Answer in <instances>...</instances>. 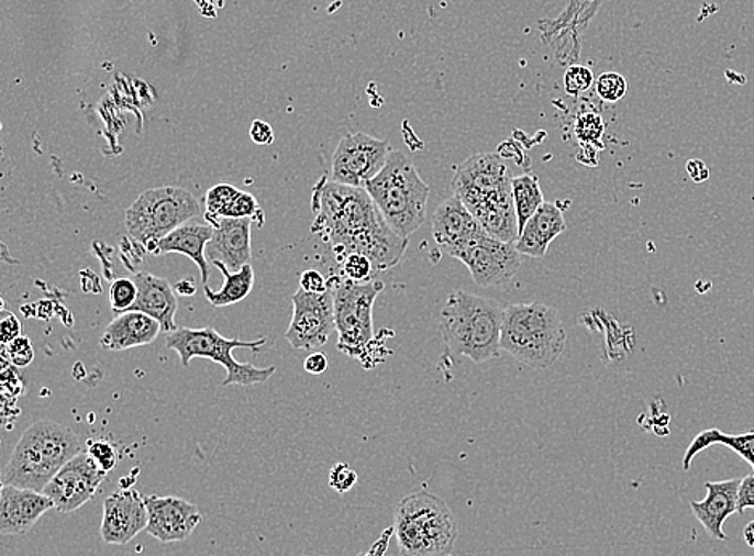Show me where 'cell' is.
<instances>
[{
  "label": "cell",
  "mask_w": 754,
  "mask_h": 556,
  "mask_svg": "<svg viewBox=\"0 0 754 556\" xmlns=\"http://www.w3.org/2000/svg\"><path fill=\"white\" fill-rule=\"evenodd\" d=\"M312 232L322 236L340 260L353 253L367 256L375 270L401 263L409 240L389 227L366 189L342 186L322 177L312 190Z\"/></svg>",
  "instance_id": "6da1fadb"
},
{
  "label": "cell",
  "mask_w": 754,
  "mask_h": 556,
  "mask_svg": "<svg viewBox=\"0 0 754 556\" xmlns=\"http://www.w3.org/2000/svg\"><path fill=\"white\" fill-rule=\"evenodd\" d=\"M81 452L75 431L52 420H40L16 443L3 468L2 485L44 492L54 476Z\"/></svg>",
  "instance_id": "7a4b0ae2"
},
{
  "label": "cell",
  "mask_w": 754,
  "mask_h": 556,
  "mask_svg": "<svg viewBox=\"0 0 754 556\" xmlns=\"http://www.w3.org/2000/svg\"><path fill=\"white\" fill-rule=\"evenodd\" d=\"M502 322L503 309L499 302L455 290L441 311V335L453 353L475 364H485L502 353Z\"/></svg>",
  "instance_id": "3957f363"
},
{
  "label": "cell",
  "mask_w": 754,
  "mask_h": 556,
  "mask_svg": "<svg viewBox=\"0 0 754 556\" xmlns=\"http://www.w3.org/2000/svg\"><path fill=\"white\" fill-rule=\"evenodd\" d=\"M568 333L561 315L544 302H521L503 309L500 347L528 367L544 370L561 359Z\"/></svg>",
  "instance_id": "277c9868"
},
{
  "label": "cell",
  "mask_w": 754,
  "mask_h": 556,
  "mask_svg": "<svg viewBox=\"0 0 754 556\" xmlns=\"http://www.w3.org/2000/svg\"><path fill=\"white\" fill-rule=\"evenodd\" d=\"M366 190L389 227L402 238H409L426 221L430 187L404 153L391 151L387 165L367 182Z\"/></svg>",
  "instance_id": "5b68a950"
},
{
  "label": "cell",
  "mask_w": 754,
  "mask_h": 556,
  "mask_svg": "<svg viewBox=\"0 0 754 556\" xmlns=\"http://www.w3.org/2000/svg\"><path fill=\"white\" fill-rule=\"evenodd\" d=\"M396 541L402 556H451L457 542V521L434 493H410L396 507Z\"/></svg>",
  "instance_id": "8992f818"
},
{
  "label": "cell",
  "mask_w": 754,
  "mask_h": 556,
  "mask_svg": "<svg viewBox=\"0 0 754 556\" xmlns=\"http://www.w3.org/2000/svg\"><path fill=\"white\" fill-rule=\"evenodd\" d=\"M263 344H266L264 338L258 340V342L224 338L211 326H204V329L177 326V330L166 335V347L179 354L184 367H189L197 357H203V359H210L222 365L228 371V377L222 381V386L260 385L276 374V367L259 368L253 364H242L235 360L234 354H232L237 347H248V349L256 351Z\"/></svg>",
  "instance_id": "52a82bcc"
},
{
  "label": "cell",
  "mask_w": 754,
  "mask_h": 556,
  "mask_svg": "<svg viewBox=\"0 0 754 556\" xmlns=\"http://www.w3.org/2000/svg\"><path fill=\"white\" fill-rule=\"evenodd\" d=\"M200 214V203L187 190L179 187L151 189L127 208V234L151 253L159 240Z\"/></svg>",
  "instance_id": "ba28073f"
},
{
  "label": "cell",
  "mask_w": 754,
  "mask_h": 556,
  "mask_svg": "<svg viewBox=\"0 0 754 556\" xmlns=\"http://www.w3.org/2000/svg\"><path fill=\"white\" fill-rule=\"evenodd\" d=\"M385 285L380 280L366 283L345 280L336 281L333 290L335 302V330L339 333V349L354 359H366L368 346L374 340V304Z\"/></svg>",
  "instance_id": "9c48e42d"
},
{
  "label": "cell",
  "mask_w": 754,
  "mask_h": 556,
  "mask_svg": "<svg viewBox=\"0 0 754 556\" xmlns=\"http://www.w3.org/2000/svg\"><path fill=\"white\" fill-rule=\"evenodd\" d=\"M389 153L391 147L388 141H380L364 132L347 134L333 153L330 179L342 186L366 189L367 182L387 165Z\"/></svg>",
  "instance_id": "30bf717a"
},
{
  "label": "cell",
  "mask_w": 754,
  "mask_h": 556,
  "mask_svg": "<svg viewBox=\"0 0 754 556\" xmlns=\"http://www.w3.org/2000/svg\"><path fill=\"white\" fill-rule=\"evenodd\" d=\"M293 318L285 338L295 349H318L329 342L335 330V302L333 290L325 293H308L298 290L291 298Z\"/></svg>",
  "instance_id": "8fae6325"
},
{
  "label": "cell",
  "mask_w": 754,
  "mask_h": 556,
  "mask_svg": "<svg viewBox=\"0 0 754 556\" xmlns=\"http://www.w3.org/2000/svg\"><path fill=\"white\" fill-rule=\"evenodd\" d=\"M107 475L87 452H81L54 476L44 493L54 503V510L73 513L93 499Z\"/></svg>",
  "instance_id": "7c38bea8"
},
{
  "label": "cell",
  "mask_w": 754,
  "mask_h": 556,
  "mask_svg": "<svg viewBox=\"0 0 754 556\" xmlns=\"http://www.w3.org/2000/svg\"><path fill=\"white\" fill-rule=\"evenodd\" d=\"M458 260L470 270L478 287H502L512 281L521 269V255L512 243L502 242L485 232L468 246Z\"/></svg>",
  "instance_id": "4fadbf2b"
},
{
  "label": "cell",
  "mask_w": 754,
  "mask_h": 556,
  "mask_svg": "<svg viewBox=\"0 0 754 556\" xmlns=\"http://www.w3.org/2000/svg\"><path fill=\"white\" fill-rule=\"evenodd\" d=\"M512 179L506 162L499 155L479 153L462 163L461 168L455 173L454 194L461 198L465 207L472 211L492 194L512 187Z\"/></svg>",
  "instance_id": "5bb4252c"
},
{
  "label": "cell",
  "mask_w": 754,
  "mask_h": 556,
  "mask_svg": "<svg viewBox=\"0 0 754 556\" xmlns=\"http://www.w3.org/2000/svg\"><path fill=\"white\" fill-rule=\"evenodd\" d=\"M148 510L145 497L126 488L108 496L103 502L100 535L110 545H126L147 530Z\"/></svg>",
  "instance_id": "9a60e30c"
},
{
  "label": "cell",
  "mask_w": 754,
  "mask_h": 556,
  "mask_svg": "<svg viewBox=\"0 0 754 556\" xmlns=\"http://www.w3.org/2000/svg\"><path fill=\"white\" fill-rule=\"evenodd\" d=\"M431 225V234L437 248L455 259L486 232L464 201L455 194L434 210Z\"/></svg>",
  "instance_id": "2e32d148"
},
{
  "label": "cell",
  "mask_w": 754,
  "mask_h": 556,
  "mask_svg": "<svg viewBox=\"0 0 754 556\" xmlns=\"http://www.w3.org/2000/svg\"><path fill=\"white\" fill-rule=\"evenodd\" d=\"M145 503L148 510L145 531L163 544L187 541L201 521L198 507L180 497L148 496Z\"/></svg>",
  "instance_id": "e0dca14e"
},
{
  "label": "cell",
  "mask_w": 754,
  "mask_h": 556,
  "mask_svg": "<svg viewBox=\"0 0 754 556\" xmlns=\"http://www.w3.org/2000/svg\"><path fill=\"white\" fill-rule=\"evenodd\" d=\"M213 225V238L208 243L207 257L237 273L252 260V219L204 218Z\"/></svg>",
  "instance_id": "ac0fdd59"
},
{
  "label": "cell",
  "mask_w": 754,
  "mask_h": 556,
  "mask_svg": "<svg viewBox=\"0 0 754 556\" xmlns=\"http://www.w3.org/2000/svg\"><path fill=\"white\" fill-rule=\"evenodd\" d=\"M48 510H54V503L44 492L3 485L0 492V533L27 534Z\"/></svg>",
  "instance_id": "d6986e66"
},
{
  "label": "cell",
  "mask_w": 754,
  "mask_h": 556,
  "mask_svg": "<svg viewBox=\"0 0 754 556\" xmlns=\"http://www.w3.org/2000/svg\"><path fill=\"white\" fill-rule=\"evenodd\" d=\"M743 479H728V481L707 482V497L700 502H690L691 512L700 521L716 541H728V535L722 531L725 520L736 513L739 507V492Z\"/></svg>",
  "instance_id": "ffe728a7"
},
{
  "label": "cell",
  "mask_w": 754,
  "mask_h": 556,
  "mask_svg": "<svg viewBox=\"0 0 754 556\" xmlns=\"http://www.w3.org/2000/svg\"><path fill=\"white\" fill-rule=\"evenodd\" d=\"M132 280L137 285L138 293L131 311L151 315L155 321L162 323L163 332L171 333L177 330L176 321H174L177 311V298L169 281L147 273L134 274Z\"/></svg>",
  "instance_id": "44dd1931"
},
{
  "label": "cell",
  "mask_w": 754,
  "mask_h": 556,
  "mask_svg": "<svg viewBox=\"0 0 754 556\" xmlns=\"http://www.w3.org/2000/svg\"><path fill=\"white\" fill-rule=\"evenodd\" d=\"M213 225L211 224H200V222H187V224L180 225L179 229L171 232V234L166 235L165 238L159 240L151 252V255H169V253H179L190 257L195 264H197L198 269L201 273V280H203V287L208 285V277H210V270H208V257H207V246L208 243L213 238Z\"/></svg>",
  "instance_id": "7402d4cb"
},
{
  "label": "cell",
  "mask_w": 754,
  "mask_h": 556,
  "mask_svg": "<svg viewBox=\"0 0 754 556\" xmlns=\"http://www.w3.org/2000/svg\"><path fill=\"white\" fill-rule=\"evenodd\" d=\"M163 332L162 323L144 312L127 311L118 314L107 326L100 344L108 351H126L147 346Z\"/></svg>",
  "instance_id": "603a6c76"
},
{
  "label": "cell",
  "mask_w": 754,
  "mask_h": 556,
  "mask_svg": "<svg viewBox=\"0 0 754 556\" xmlns=\"http://www.w3.org/2000/svg\"><path fill=\"white\" fill-rule=\"evenodd\" d=\"M568 229L561 208L554 203H544L536 214L524 225L518 236L517 249L520 255L544 257L548 245Z\"/></svg>",
  "instance_id": "cb8c5ba5"
},
{
  "label": "cell",
  "mask_w": 754,
  "mask_h": 556,
  "mask_svg": "<svg viewBox=\"0 0 754 556\" xmlns=\"http://www.w3.org/2000/svg\"><path fill=\"white\" fill-rule=\"evenodd\" d=\"M712 446L729 447L739 454L743 460L749 462L754 471V430L742 434H729L718 429L705 430L695 436L690 446L687 447L686 454H684V471H690L695 455L710 449Z\"/></svg>",
  "instance_id": "d4e9b609"
},
{
  "label": "cell",
  "mask_w": 754,
  "mask_h": 556,
  "mask_svg": "<svg viewBox=\"0 0 754 556\" xmlns=\"http://www.w3.org/2000/svg\"><path fill=\"white\" fill-rule=\"evenodd\" d=\"M215 269L221 270L224 277V285L218 291L204 287V297L214 308H225V305L237 304L252 293L255 285V270L250 264L243 266L237 273H232L222 263H211Z\"/></svg>",
  "instance_id": "484cf974"
},
{
  "label": "cell",
  "mask_w": 754,
  "mask_h": 556,
  "mask_svg": "<svg viewBox=\"0 0 754 556\" xmlns=\"http://www.w3.org/2000/svg\"><path fill=\"white\" fill-rule=\"evenodd\" d=\"M513 201L518 219V234L523 232L524 225L536 214L539 208L545 203L537 177L528 173L512 179Z\"/></svg>",
  "instance_id": "4316f807"
},
{
  "label": "cell",
  "mask_w": 754,
  "mask_h": 556,
  "mask_svg": "<svg viewBox=\"0 0 754 556\" xmlns=\"http://www.w3.org/2000/svg\"><path fill=\"white\" fill-rule=\"evenodd\" d=\"M218 218L252 219L253 222H258L259 218L264 222L258 200L252 193L242 190H237L231 201L222 208Z\"/></svg>",
  "instance_id": "83f0119b"
},
{
  "label": "cell",
  "mask_w": 754,
  "mask_h": 556,
  "mask_svg": "<svg viewBox=\"0 0 754 556\" xmlns=\"http://www.w3.org/2000/svg\"><path fill=\"white\" fill-rule=\"evenodd\" d=\"M137 285L132 277L117 278L110 287L111 311L117 314L131 311L135 300H137Z\"/></svg>",
  "instance_id": "f1b7e54d"
},
{
  "label": "cell",
  "mask_w": 754,
  "mask_h": 556,
  "mask_svg": "<svg viewBox=\"0 0 754 556\" xmlns=\"http://www.w3.org/2000/svg\"><path fill=\"white\" fill-rule=\"evenodd\" d=\"M596 89L605 102L617 103L624 99L625 93H628V82L620 73L607 71L597 79Z\"/></svg>",
  "instance_id": "f546056e"
},
{
  "label": "cell",
  "mask_w": 754,
  "mask_h": 556,
  "mask_svg": "<svg viewBox=\"0 0 754 556\" xmlns=\"http://www.w3.org/2000/svg\"><path fill=\"white\" fill-rule=\"evenodd\" d=\"M605 131L602 116L597 113H584L575 124V134L583 144H599Z\"/></svg>",
  "instance_id": "4dcf8cb0"
},
{
  "label": "cell",
  "mask_w": 754,
  "mask_h": 556,
  "mask_svg": "<svg viewBox=\"0 0 754 556\" xmlns=\"http://www.w3.org/2000/svg\"><path fill=\"white\" fill-rule=\"evenodd\" d=\"M87 454L96 462L97 467L106 472L113 471L117 468L118 458H120L117 447L106 440L89 441L87 443Z\"/></svg>",
  "instance_id": "1f68e13d"
},
{
  "label": "cell",
  "mask_w": 754,
  "mask_h": 556,
  "mask_svg": "<svg viewBox=\"0 0 754 556\" xmlns=\"http://www.w3.org/2000/svg\"><path fill=\"white\" fill-rule=\"evenodd\" d=\"M342 269L343 276H345L347 280L357 281V283H366V281H370L375 267L367 256L359 255V253H353V255L346 256L345 259H343Z\"/></svg>",
  "instance_id": "d6a6232c"
},
{
  "label": "cell",
  "mask_w": 754,
  "mask_h": 556,
  "mask_svg": "<svg viewBox=\"0 0 754 556\" xmlns=\"http://www.w3.org/2000/svg\"><path fill=\"white\" fill-rule=\"evenodd\" d=\"M594 85V75L583 65L569 66L565 73V90L569 96H581Z\"/></svg>",
  "instance_id": "836d02e7"
},
{
  "label": "cell",
  "mask_w": 754,
  "mask_h": 556,
  "mask_svg": "<svg viewBox=\"0 0 754 556\" xmlns=\"http://www.w3.org/2000/svg\"><path fill=\"white\" fill-rule=\"evenodd\" d=\"M5 357L15 367H27L34 359V349L27 336H20L12 343L5 344Z\"/></svg>",
  "instance_id": "e575fe53"
},
{
  "label": "cell",
  "mask_w": 754,
  "mask_h": 556,
  "mask_svg": "<svg viewBox=\"0 0 754 556\" xmlns=\"http://www.w3.org/2000/svg\"><path fill=\"white\" fill-rule=\"evenodd\" d=\"M330 488L335 489L336 492L346 493L356 486L357 472L345 464L335 465L330 471Z\"/></svg>",
  "instance_id": "d590c367"
},
{
  "label": "cell",
  "mask_w": 754,
  "mask_h": 556,
  "mask_svg": "<svg viewBox=\"0 0 754 556\" xmlns=\"http://www.w3.org/2000/svg\"><path fill=\"white\" fill-rule=\"evenodd\" d=\"M300 288L308 291V293H325L330 288V283L319 270L309 269L301 274Z\"/></svg>",
  "instance_id": "8d00e7d4"
},
{
  "label": "cell",
  "mask_w": 754,
  "mask_h": 556,
  "mask_svg": "<svg viewBox=\"0 0 754 556\" xmlns=\"http://www.w3.org/2000/svg\"><path fill=\"white\" fill-rule=\"evenodd\" d=\"M0 338L3 344L12 343L13 340L22 336V323L16 319L12 312H2V322H0Z\"/></svg>",
  "instance_id": "74e56055"
},
{
  "label": "cell",
  "mask_w": 754,
  "mask_h": 556,
  "mask_svg": "<svg viewBox=\"0 0 754 556\" xmlns=\"http://www.w3.org/2000/svg\"><path fill=\"white\" fill-rule=\"evenodd\" d=\"M754 509V472L746 476L740 486L739 507L736 513H743L745 510Z\"/></svg>",
  "instance_id": "f35d334b"
},
{
  "label": "cell",
  "mask_w": 754,
  "mask_h": 556,
  "mask_svg": "<svg viewBox=\"0 0 754 556\" xmlns=\"http://www.w3.org/2000/svg\"><path fill=\"white\" fill-rule=\"evenodd\" d=\"M250 137L256 145H270L274 142V129L266 121H253Z\"/></svg>",
  "instance_id": "ab89813d"
},
{
  "label": "cell",
  "mask_w": 754,
  "mask_h": 556,
  "mask_svg": "<svg viewBox=\"0 0 754 556\" xmlns=\"http://www.w3.org/2000/svg\"><path fill=\"white\" fill-rule=\"evenodd\" d=\"M326 368H329V359H326L325 354L314 353L311 356L306 357L304 370L311 375H322L325 374Z\"/></svg>",
  "instance_id": "60d3db41"
},
{
  "label": "cell",
  "mask_w": 754,
  "mask_h": 556,
  "mask_svg": "<svg viewBox=\"0 0 754 556\" xmlns=\"http://www.w3.org/2000/svg\"><path fill=\"white\" fill-rule=\"evenodd\" d=\"M687 171H689L690 177L695 182H703V180H707L708 176H710L707 165H705L703 162H700V159H691V162L687 163Z\"/></svg>",
  "instance_id": "b9f144b4"
},
{
  "label": "cell",
  "mask_w": 754,
  "mask_h": 556,
  "mask_svg": "<svg viewBox=\"0 0 754 556\" xmlns=\"http://www.w3.org/2000/svg\"><path fill=\"white\" fill-rule=\"evenodd\" d=\"M753 548H754V545H753Z\"/></svg>",
  "instance_id": "7bdbcfd3"
}]
</instances>
